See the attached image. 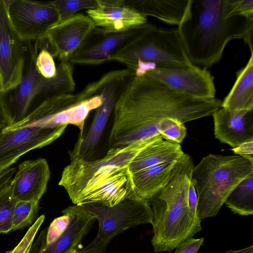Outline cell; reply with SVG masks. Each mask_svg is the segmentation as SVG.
Instances as JSON below:
<instances>
[{
    "instance_id": "cell-1",
    "label": "cell",
    "mask_w": 253,
    "mask_h": 253,
    "mask_svg": "<svg viewBox=\"0 0 253 253\" xmlns=\"http://www.w3.org/2000/svg\"><path fill=\"white\" fill-rule=\"evenodd\" d=\"M221 103L218 99L185 95L147 75L132 74L125 81L114 107L109 145L123 147L160 134L159 123L166 117L184 124L212 116Z\"/></svg>"
},
{
    "instance_id": "cell-2",
    "label": "cell",
    "mask_w": 253,
    "mask_h": 253,
    "mask_svg": "<svg viewBox=\"0 0 253 253\" xmlns=\"http://www.w3.org/2000/svg\"><path fill=\"white\" fill-rule=\"evenodd\" d=\"M177 31L191 63L205 68L221 59L231 40L253 49V18L234 14L228 0H190Z\"/></svg>"
},
{
    "instance_id": "cell-3",
    "label": "cell",
    "mask_w": 253,
    "mask_h": 253,
    "mask_svg": "<svg viewBox=\"0 0 253 253\" xmlns=\"http://www.w3.org/2000/svg\"><path fill=\"white\" fill-rule=\"evenodd\" d=\"M252 172L253 164L239 155L210 154L204 157L194 167L191 180L200 218L216 216L231 192Z\"/></svg>"
},
{
    "instance_id": "cell-4",
    "label": "cell",
    "mask_w": 253,
    "mask_h": 253,
    "mask_svg": "<svg viewBox=\"0 0 253 253\" xmlns=\"http://www.w3.org/2000/svg\"><path fill=\"white\" fill-rule=\"evenodd\" d=\"M106 79L105 74L76 93L58 94L43 98L24 119L5 128L2 132L26 127L56 128L72 125L79 129V138L82 137L85 120L90 112L98 108L102 102L101 89Z\"/></svg>"
},
{
    "instance_id": "cell-5",
    "label": "cell",
    "mask_w": 253,
    "mask_h": 253,
    "mask_svg": "<svg viewBox=\"0 0 253 253\" xmlns=\"http://www.w3.org/2000/svg\"><path fill=\"white\" fill-rule=\"evenodd\" d=\"M111 61L125 65L132 73L142 63H154L157 67L194 65L185 51L177 30L159 28L147 22L142 32L117 51Z\"/></svg>"
},
{
    "instance_id": "cell-6",
    "label": "cell",
    "mask_w": 253,
    "mask_h": 253,
    "mask_svg": "<svg viewBox=\"0 0 253 253\" xmlns=\"http://www.w3.org/2000/svg\"><path fill=\"white\" fill-rule=\"evenodd\" d=\"M33 42H24L25 60L21 81L6 100L12 124L26 116L36 98L72 93L75 88L73 64L69 61H60L52 78H43L38 73L35 66L38 51Z\"/></svg>"
},
{
    "instance_id": "cell-7",
    "label": "cell",
    "mask_w": 253,
    "mask_h": 253,
    "mask_svg": "<svg viewBox=\"0 0 253 253\" xmlns=\"http://www.w3.org/2000/svg\"><path fill=\"white\" fill-rule=\"evenodd\" d=\"M98 222V230L92 242L80 253H105L107 245L116 235L136 226L152 223L153 212L147 200L136 194L113 207L98 203L81 205Z\"/></svg>"
},
{
    "instance_id": "cell-8",
    "label": "cell",
    "mask_w": 253,
    "mask_h": 253,
    "mask_svg": "<svg viewBox=\"0 0 253 253\" xmlns=\"http://www.w3.org/2000/svg\"><path fill=\"white\" fill-rule=\"evenodd\" d=\"M132 74V72L127 68L106 74V79L101 89L102 102L96 109L88 132L82 137L79 138L74 149L69 152L71 160L75 159L90 160L114 109L120 90L126 80Z\"/></svg>"
},
{
    "instance_id": "cell-9",
    "label": "cell",
    "mask_w": 253,
    "mask_h": 253,
    "mask_svg": "<svg viewBox=\"0 0 253 253\" xmlns=\"http://www.w3.org/2000/svg\"><path fill=\"white\" fill-rule=\"evenodd\" d=\"M4 0L10 22L24 42H35L43 38L60 20L51 1Z\"/></svg>"
},
{
    "instance_id": "cell-10",
    "label": "cell",
    "mask_w": 253,
    "mask_h": 253,
    "mask_svg": "<svg viewBox=\"0 0 253 253\" xmlns=\"http://www.w3.org/2000/svg\"><path fill=\"white\" fill-rule=\"evenodd\" d=\"M95 27L88 16L77 13L60 20L34 44L38 51L44 48L60 61H69Z\"/></svg>"
},
{
    "instance_id": "cell-11",
    "label": "cell",
    "mask_w": 253,
    "mask_h": 253,
    "mask_svg": "<svg viewBox=\"0 0 253 253\" xmlns=\"http://www.w3.org/2000/svg\"><path fill=\"white\" fill-rule=\"evenodd\" d=\"M25 60V43L10 22L4 0H0V75L3 93L20 83Z\"/></svg>"
},
{
    "instance_id": "cell-12",
    "label": "cell",
    "mask_w": 253,
    "mask_h": 253,
    "mask_svg": "<svg viewBox=\"0 0 253 253\" xmlns=\"http://www.w3.org/2000/svg\"><path fill=\"white\" fill-rule=\"evenodd\" d=\"M145 24L122 32H109L95 27L69 62L72 64L95 65L111 61L117 51L142 32Z\"/></svg>"
},
{
    "instance_id": "cell-13",
    "label": "cell",
    "mask_w": 253,
    "mask_h": 253,
    "mask_svg": "<svg viewBox=\"0 0 253 253\" xmlns=\"http://www.w3.org/2000/svg\"><path fill=\"white\" fill-rule=\"evenodd\" d=\"M146 75L185 95L203 99L215 98L213 77L207 68L195 65L188 68L158 67Z\"/></svg>"
},
{
    "instance_id": "cell-14",
    "label": "cell",
    "mask_w": 253,
    "mask_h": 253,
    "mask_svg": "<svg viewBox=\"0 0 253 253\" xmlns=\"http://www.w3.org/2000/svg\"><path fill=\"white\" fill-rule=\"evenodd\" d=\"M66 127H26L0 132V167L9 168L24 154L50 144L62 134Z\"/></svg>"
},
{
    "instance_id": "cell-15",
    "label": "cell",
    "mask_w": 253,
    "mask_h": 253,
    "mask_svg": "<svg viewBox=\"0 0 253 253\" xmlns=\"http://www.w3.org/2000/svg\"><path fill=\"white\" fill-rule=\"evenodd\" d=\"M61 212L70 217L68 225L62 234L52 244L44 246L42 229L32 244L31 253H72L83 248L82 242L96 220L81 205L70 206Z\"/></svg>"
},
{
    "instance_id": "cell-16",
    "label": "cell",
    "mask_w": 253,
    "mask_h": 253,
    "mask_svg": "<svg viewBox=\"0 0 253 253\" xmlns=\"http://www.w3.org/2000/svg\"><path fill=\"white\" fill-rule=\"evenodd\" d=\"M136 194L128 167L118 168L105 173L95 181L76 205L93 203L113 207Z\"/></svg>"
},
{
    "instance_id": "cell-17",
    "label": "cell",
    "mask_w": 253,
    "mask_h": 253,
    "mask_svg": "<svg viewBox=\"0 0 253 253\" xmlns=\"http://www.w3.org/2000/svg\"><path fill=\"white\" fill-rule=\"evenodd\" d=\"M50 175L49 166L43 158L22 162L10 183L12 197L16 201L39 203L46 190Z\"/></svg>"
},
{
    "instance_id": "cell-18",
    "label": "cell",
    "mask_w": 253,
    "mask_h": 253,
    "mask_svg": "<svg viewBox=\"0 0 253 253\" xmlns=\"http://www.w3.org/2000/svg\"><path fill=\"white\" fill-rule=\"evenodd\" d=\"M219 108L212 115L216 139L232 148L253 141V108L241 110Z\"/></svg>"
},
{
    "instance_id": "cell-19",
    "label": "cell",
    "mask_w": 253,
    "mask_h": 253,
    "mask_svg": "<svg viewBox=\"0 0 253 253\" xmlns=\"http://www.w3.org/2000/svg\"><path fill=\"white\" fill-rule=\"evenodd\" d=\"M98 5L86 10L96 27L122 32L147 23V18L126 5L124 0H97Z\"/></svg>"
},
{
    "instance_id": "cell-20",
    "label": "cell",
    "mask_w": 253,
    "mask_h": 253,
    "mask_svg": "<svg viewBox=\"0 0 253 253\" xmlns=\"http://www.w3.org/2000/svg\"><path fill=\"white\" fill-rule=\"evenodd\" d=\"M190 0H124V3L146 17L152 16L165 23L179 25Z\"/></svg>"
},
{
    "instance_id": "cell-21",
    "label": "cell",
    "mask_w": 253,
    "mask_h": 253,
    "mask_svg": "<svg viewBox=\"0 0 253 253\" xmlns=\"http://www.w3.org/2000/svg\"><path fill=\"white\" fill-rule=\"evenodd\" d=\"M184 154L180 144L159 139L142 149L128 168L132 173L165 162L177 161Z\"/></svg>"
},
{
    "instance_id": "cell-22",
    "label": "cell",
    "mask_w": 253,
    "mask_h": 253,
    "mask_svg": "<svg viewBox=\"0 0 253 253\" xmlns=\"http://www.w3.org/2000/svg\"><path fill=\"white\" fill-rule=\"evenodd\" d=\"M246 65L237 72L236 80L220 107L229 110L253 108V51Z\"/></svg>"
},
{
    "instance_id": "cell-23",
    "label": "cell",
    "mask_w": 253,
    "mask_h": 253,
    "mask_svg": "<svg viewBox=\"0 0 253 253\" xmlns=\"http://www.w3.org/2000/svg\"><path fill=\"white\" fill-rule=\"evenodd\" d=\"M176 162H165L131 173L137 195L148 200L156 194L169 180Z\"/></svg>"
},
{
    "instance_id": "cell-24",
    "label": "cell",
    "mask_w": 253,
    "mask_h": 253,
    "mask_svg": "<svg viewBox=\"0 0 253 253\" xmlns=\"http://www.w3.org/2000/svg\"><path fill=\"white\" fill-rule=\"evenodd\" d=\"M224 204L234 213L243 216L253 214V172L233 189Z\"/></svg>"
},
{
    "instance_id": "cell-25",
    "label": "cell",
    "mask_w": 253,
    "mask_h": 253,
    "mask_svg": "<svg viewBox=\"0 0 253 253\" xmlns=\"http://www.w3.org/2000/svg\"><path fill=\"white\" fill-rule=\"evenodd\" d=\"M39 203L17 201L14 208L11 231L32 225L38 218Z\"/></svg>"
},
{
    "instance_id": "cell-26",
    "label": "cell",
    "mask_w": 253,
    "mask_h": 253,
    "mask_svg": "<svg viewBox=\"0 0 253 253\" xmlns=\"http://www.w3.org/2000/svg\"><path fill=\"white\" fill-rule=\"evenodd\" d=\"M11 181L0 189V234L11 232L13 211L17 201L11 194Z\"/></svg>"
},
{
    "instance_id": "cell-27",
    "label": "cell",
    "mask_w": 253,
    "mask_h": 253,
    "mask_svg": "<svg viewBox=\"0 0 253 253\" xmlns=\"http://www.w3.org/2000/svg\"><path fill=\"white\" fill-rule=\"evenodd\" d=\"M158 130L163 138L180 144L186 135V128L180 121L172 118L162 119L158 124Z\"/></svg>"
},
{
    "instance_id": "cell-28",
    "label": "cell",
    "mask_w": 253,
    "mask_h": 253,
    "mask_svg": "<svg viewBox=\"0 0 253 253\" xmlns=\"http://www.w3.org/2000/svg\"><path fill=\"white\" fill-rule=\"evenodd\" d=\"M51 2L58 14L60 20L81 10L93 9L98 5L97 0H56Z\"/></svg>"
},
{
    "instance_id": "cell-29",
    "label": "cell",
    "mask_w": 253,
    "mask_h": 253,
    "mask_svg": "<svg viewBox=\"0 0 253 253\" xmlns=\"http://www.w3.org/2000/svg\"><path fill=\"white\" fill-rule=\"evenodd\" d=\"M35 60L36 68L38 73L46 79L54 77L57 74V66L53 56L44 48L39 50Z\"/></svg>"
},
{
    "instance_id": "cell-30",
    "label": "cell",
    "mask_w": 253,
    "mask_h": 253,
    "mask_svg": "<svg viewBox=\"0 0 253 253\" xmlns=\"http://www.w3.org/2000/svg\"><path fill=\"white\" fill-rule=\"evenodd\" d=\"M63 215L55 218L48 228L45 229L43 237V245L49 246L53 243L64 232L70 220L69 215L62 212Z\"/></svg>"
},
{
    "instance_id": "cell-31",
    "label": "cell",
    "mask_w": 253,
    "mask_h": 253,
    "mask_svg": "<svg viewBox=\"0 0 253 253\" xmlns=\"http://www.w3.org/2000/svg\"><path fill=\"white\" fill-rule=\"evenodd\" d=\"M45 218L44 214L38 217L34 223L28 230L19 244L11 250L4 253H29L36 235Z\"/></svg>"
},
{
    "instance_id": "cell-32",
    "label": "cell",
    "mask_w": 253,
    "mask_h": 253,
    "mask_svg": "<svg viewBox=\"0 0 253 253\" xmlns=\"http://www.w3.org/2000/svg\"><path fill=\"white\" fill-rule=\"evenodd\" d=\"M232 12L249 18H253V0H228Z\"/></svg>"
},
{
    "instance_id": "cell-33",
    "label": "cell",
    "mask_w": 253,
    "mask_h": 253,
    "mask_svg": "<svg viewBox=\"0 0 253 253\" xmlns=\"http://www.w3.org/2000/svg\"><path fill=\"white\" fill-rule=\"evenodd\" d=\"M204 241V238H190L179 244L174 253H197Z\"/></svg>"
},
{
    "instance_id": "cell-34",
    "label": "cell",
    "mask_w": 253,
    "mask_h": 253,
    "mask_svg": "<svg viewBox=\"0 0 253 253\" xmlns=\"http://www.w3.org/2000/svg\"><path fill=\"white\" fill-rule=\"evenodd\" d=\"M232 150L253 164V141L244 143Z\"/></svg>"
},
{
    "instance_id": "cell-35",
    "label": "cell",
    "mask_w": 253,
    "mask_h": 253,
    "mask_svg": "<svg viewBox=\"0 0 253 253\" xmlns=\"http://www.w3.org/2000/svg\"><path fill=\"white\" fill-rule=\"evenodd\" d=\"M16 170V168L15 167H10L8 169L6 173L0 179V189L12 180Z\"/></svg>"
},
{
    "instance_id": "cell-36",
    "label": "cell",
    "mask_w": 253,
    "mask_h": 253,
    "mask_svg": "<svg viewBox=\"0 0 253 253\" xmlns=\"http://www.w3.org/2000/svg\"><path fill=\"white\" fill-rule=\"evenodd\" d=\"M225 253H253V245L239 250L230 249L226 251Z\"/></svg>"
},
{
    "instance_id": "cell-37",
    "label": "cell",
    "mask_w": 253,
    "mask_h": 253,
    "mask_svg": "<svg viewBox=\"0 0 253 253\" xmlns=\"http://www.w3.org/2000/svg\"><path fill=\"white\" fill-rule=\"evenodd\" d=\"M4 93H0V111L5 110L7 109L6 99Z\"/></svg>"
},
{
    "instance_id": "cell-38",
    "label": "cell",
    "mask_w": 253,
    "mask_h": 253,
    "mask_svg": "<svg viewBox=\"0 0 253 253\" xmlns=\"http://www.w3.org/2000/svg\"><path fill=\"white\" fill-rule=\"evenodd\" d=\"M4 169L1 167H0V179L2 178V177L4 175V174L6 172V170L7 169Z\"/></svg>"
},
{
    "instance_id": "cell-39",
    "label": "cell",
    "mask_w": 253,
    "mask_h": 253,
    "mask_svg": "<svg viewBox=\"0 0 253 253\" xmlns=\"http://www.w3.org/2000/svg\"><path fill=\"white\" fill-rule=\"evenodd\" d=\"M3 93L2 92V81H1V78L0 75V93Z\"/></svg>"
},
{
    "instance_id": "cell-40",
    "label": "cell",
    "mask_w": 253,
    "mask_h": 253,
    "mask_svg": "<svg viewBox=\"0 0 253 253\" xmlns=\"http://www.w3.org/2000/svg\"><path fill=\"white\" fill-rule=\"evenodd\" d=\"M72 253H80L78 251H74L72 252Z\"/></svg>"
}]
</instances>
